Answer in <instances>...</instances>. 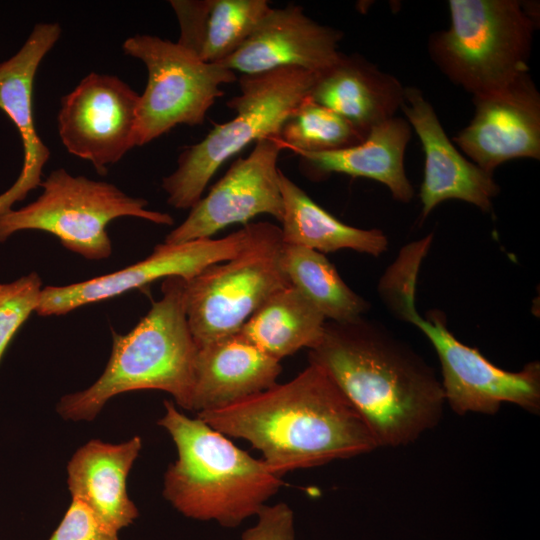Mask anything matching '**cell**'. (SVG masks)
Here are the masks:
<instances>
[{"label": "cell", "instance_id": "cell-6", "mask_svg": "<svg viewBox=\"0 0 540 540\" xmlns=\"http://www.w3.org/2000/svg\"><path fill=\"white\" fill-rule=\"evenodd\" d=\"M450 26L431 35L433 62L473 97L528 73L536 9L517 0H449Z\"/></svg>", "mask_w": 540, "mask_h": 540}, {"label": "cell", "instance_id": "cell-29", "mask_svg": "<svg viewBox=\"0 0 540 540\" xmlns=\"http://www.w3.org/2000/svg\"><path fill=\"white\" fill-rule=\"evenodd\" d=\"M257 522L243 532L241 540H295L294 513L286 503L265 505Z\"/></svg>", "mask_w": 540, "mask_h": 540}, {"label": "cell", "instance_id": "cell-15", "mask_svg": "<svg viewBox=\"0 0 540 540\" xmlns=\"http://www.w3.org/2000/svg\"><path fill=\"white\" fill-rule=\"evenodd\" d=\"M341 31L308 17L301 6L272 8L249 38L220 65L242 75L295 67L316 75L340 57Z\"/></svg>", "mask_w": 540, "mask_h": 540}, {"label": "cell", "instance_id": "cell-24", "mask_svg": "<svg viewBox=\"0 0 540 540\" xmlns=\"http://www.w3.org/2000/svg\"><path fill=\"white\" fill-rule=\"evenodd\" d=\"M326 319L294 286L273 293L239 332L280 361L302 348L313 349L324 335Z\"/></svg>", "mask_w": 540, "mask_h": 540}, {"label": "cell", "instance_id": "cell-4", "mask_svg": "<svg viewBox=\"0 0 540 540\" xmlns=\"http://www.w3.org/2000/svg\"><path fill=\"white\" fill-rule=\"evenodd\" d=\"M186 280L169 277L162 297L127 334L113 331L112 352L102 375L87 389L63 396L61 417L91 421L112 397L137 390L169 393L177 405L192 410L198 347L185 306Z\"/></svg>", "mask_w": 540, "mask_h": 540}, {"label": "cell", "instance_id": "cell-18", "mask_svg": "<svg viewBox=\"0 0 540 540\" xmlns=\"http://www.w3.org/2000/svg\"><path fill=\"white\" fill-rule=\"evenodd\" d=\"M280 361L269 356L239 331L198 348L192 410L223 408L261 393L275 384Z\"/></svg>", "mask_w": 540, "mask_h": 540}, {"label": "cell", "instance_id": "cell-9", "mask_svg": "<svg viewBox=\"0 0 540 540\" xmlns=\"http://www.w3.org/2000/svg\"><path fill=\"white\" fill-rule=\"evenodd\" d=\"M281 245L280 227L266 222L236 257L186 280V316L198 348L238 332L273 293L291 285L280 265Z\"/></svg>", "mask_w": 540, "mask_h": 540}, {"label": "cell", "instance_id": "cell-7", "mask_svg": "<svg viewBox=\"0 0 540 540\" xmlns=\"http://www.w3.org/2000/svg\"><path fill=\"white\" fill-rule=\"evenodd\" d=\"M40 187L43 192L35 201L0 215V242L19 231H45L73 253L100 261L112 253L107 226L113 220L136 217L160 225L174 223L169 214L148 210L143 198L63 168L50 172Z\"/></svg>", "mask_w": 540, "mask_h": 540}, {"label": "cell", "instance_id": "cell-27", "mask_svg": "<svg viewBox=\"0 0 540 540\" xmlns=\"http://www.w3.org/2000/svg\"><path fill=\"white\" fill-rule=\"evenodd\" d=\"M42 288L36 272L0 284V362L17 331L36 312Z\"/></svg>", "mask_w": 540, "mask_h": 540}, {"label": "cell", "instance_id": "cell-21", "mask_svg": "<svg viewBox=\"0 0 540 540\" xmlns=\"http://www.w3.org/2000/svg\"><path fill=\"white\" fill-rule=\"evenodd\" d=\"M411 135L408 121L394 116L373 127L357 145L299 156L304 170L315 178L332 173L368 178L385 185L397 201L407 203L414 196L404 168Z\"/></svg>", "mask_w": 540, "mask_h": 540}, {"label": "cell", "instance_id": "cell-28", "mask_svg": "<svg viewBox=\"0 0 540 540\" xmlns=\"http://www.w3.org/2000/svg\"><path fill=\"white\" fill-rule=\"evenodd\" d=\"M47 540H119L82 502L72 498L61 522Z\"/></svg>", "mask_w": 540, "mask_h": 540}, {"label": "cell", "instance_id": "cell-3", "mask_svg": "<svg viewBox=\"0 0 540 540\" xmlns=\"http://www.w3.org/2000/svg\"><path fill=\"white\" fill-rule=\"evenodd\" d=\"M164 407L158 425L170 434L178 458L165 473L163 495L184 516L234 528L284 485L262 459L200 418L187 417L170 401Z\"/></svg>", "mask_w": 540, "mask_h": 540}, {"label": "cell", "instance_id": "cell-12", "mask_svg": "<svg viewBox=\"0 0 540 540\" xmlns=\"http://www.w3.org/2000/svg\"><path fill=\"white\" fill-rule=\"evenodd\" d=\"M139 98L119 77L89 73L61 98L57 126L62 144L105 175L136 146Z\"/></svg>", "mask_w": 540, "mask_h": 540}, {"label": "cell", "instance_id": "cell-17", "mask_svg": "<svg viewBox=\"0 0 540 540\" xmlns=\"http://www.w3.org/2000/svg\"><path fill=\"white\" fill-rule=\"evenodd\" d=\"M57 22L37 23L21 48L0 63V109L14 123L21 138L23 164L13 185L0 194V215L26 198L42 183L50 150L39 136L33 114V87L44 57L60 39Z\"/></svg>", "mask_w": 540, "mask_h": 540}, {"label": "cell", "instance_id": "cell-23", "mask_svg": "<svg viewBox=\"0 0 540 540\" xmlns=\"http://www.w3.org/2000/svg\"><path fill=\"white\" fill-rule=\"evenodd\" d=\"M284 204L281 238L284 244L306 247L320 253L351 249L375 257L388 249V239L379 229H361L343 223L313 201L280 171Z\"/></svg>", "mask_w": 540, "mask_h": 540}, {"label": "cell", "instance_id": "cell-5", "mask_svg": "<svg viewBox=\"0 0 540 540\" xmlns=\"http://www.w3.org/2000/svg\"><path fill=\"white\" fill-rule=\"evenodd\" d=\"M316 74L295 67L241 75L240 94L227 102L236 112L216 124L200 142L179 155L177 168L162 180L167 202L176 209H191L201 198L217 170L252 142L278 138L291 113L309 97Z\"/></svg>", "mask_w": 540, "mask_h": 540}, {"label": "cell", "instance_id": "cell-22", "mask_svg": "<svg viewBox=\"0 0 540 540\" xmlns=\"http://www.w3.org/2000/svg\"><path fill=\"white\" fill-rule=\"evenodd\" d=\"M177 43L205 63L220 64L249 38L272 9L266 0H171Z\"/></svg>", "mask_w": 540, "mask_h": 540}, {"label": "cell", "instance_id": "cell-26", "mask_svg": "<svg viewBox=\"0 0 540 540\" xmlns=\"http://www.w3.org/2000/svg\"><path fill=\"white\" fill-rule=\"evenodd\" d=\"M365 139L350 122L307 97L284 122L279 140L298 155L348 148Z\"/></svg>", "mask_w": 540, "mask_h": 540}, {"label": "cell", "instance_id": "cell-8", "mask_svg": "<svg viewBox=\"0 0 540 540\" xmlns=\"http://www.w3.org/2000/svg\"><path fill=\"white\" fill-rule=\"evenodd\" d=\"M416 288L401 285L386 297L385 306L397 319L420 329L433 345L442 372L445 403L458 415L496 414L503 403L540 414V364L532 361L520 371L499 368L479 350L460 342L447 328L440 310L421 316L415 307Z\"/></svg>", "mask_w": 540, "mask_h": 540}, {"label": "cell", "instance_id": "cell-10", "mask_svg": "<svg viewBox=\"0 0 540 540\" xmlns=\"http://www.w3.org/2000/svg\"><path fill=\"white\" fill-rule=\"evenodd\" d=\"M124 54L142 61L147 84L140 95L135 145L143 146L178 125H202L220 86L238 80L220 64L205 63L177 42L137 34L122 44Z\"/></svg>", "mask_w": 540, "mask_h": 540}, {"label": "cell", "instance_id": "cell-25", "mask_svg": "<svg viewBox=\"0 0 540 540\" xmlns=\"http://www.w3.org/2000/svg\"><path fill=\"white\" fill-rule=\"evenodd\" d=\"M279 261L290 284L331 322L350 323L369 310V304L343 281L323 253L282 242Z\"/></svg>", "mask_w": 540, "mask_h": 540}, {"label": "cell", "instance_id": "cell-14", "mask_svg": "<svg viewBox=\"0 0 540 540\" xmlns=\"http://www.w3.org/2000/svg\"><path fill=\"white\" fill-rule=\"evenodd\" d=\"M474 117L454 143L483 170L540 158V94L529 73L504 87L473 97Z\"/></svg>", "mask_w": 540, "mask_h": 540}, {"label": "cell", "instance_id": "cell-13", "mask_svg": "<svg viewBox=\"0 0 540 540\" xmlns=\"http://www.w3.org/2000/svg\"><path fill=\"white\" fill-rule=\"evenodd\" d=\"M283 145L278 138L255 143L245 158L236 159L224 176L191 209L185 220L164 240L181 244L212 238L229 225L244 223L261 214L282 221L284 204L278 159Z\"/></svg>", "mask_w": 540, "mask_h": 540}, {"label": "cell", "instance_id": "cell-2", "mask_svg": "<svg viewBox=\"0 0 540 540\" xmlns=\"http://www.w3.org/2000/svg\"><path fill=\"white\" fill-rule=\"evenodd\" d=\"M197 417L223 435L250 442L279 477L379 448L360 413L314 363L287 383Z\"/></svg>", "mask_w": 540, "mask_h": 540}, {"label": "cell", "instance_id": "cell-16", "mask_svg": "<svg viewBox=\"0 0 540 540\" xmlns=\"http://www.w3.org/2000/svg\"><path fill=\"white\" fill-rule=\"evenodd\" d=\"M401 109L419 137L425 156L420 187L425 218L440 203L456 199L492 210L499 186L493 174L467 160L448 138L432 105L417 87H405Z\"/></svg>", "mask_w": 540, "mask_h": 540}, {"label": "cell", "instance_id": "cell-20", "mask_svg": "<svg viewBox=\"0 0 540 540\" xmlns=\"http://www.w3.org/2000/svg\"><path fill=\"white\" fill-rule=\"evenodd\" d=\"M405 87L362 56L341 53L318 74L309 97L350 122L363 136L395 116L404 102Z\"/></svg>", "mask_w": 540, "mask_h": 540}, {"label": "cell", "instance_id": "cell-19", "mask_svg": "<svg viewBox=\"0 0 540 540\" xmlns=\"http://www.w3.org/2000/svg\"><path fill=\"white\" fill-rule=\"evenodd\" d=\"M141 448L139 436L120 444L94 439L80 447L67 465L72 498L116 532L131 525L139 515L127 493V477Z\"/></svg>", "mask_w": 540, "mask_h": 540}, {"label": "cell", "instance_id": "cell-11", "mask_svg": "<svg viewBox=\"0 0 540 540\" xmlns=\"http://www.w3.org/2000/svg\"><path fill=\"white\" fill-rule=\"evenodd\" d=\"M264 226L265 222L249 223L222 238L158 244L147 258L113 273L65 286L43 287L36 313L40 316L64 315L158 279L181 277L189 280L212 264L236 257L261 234Z\"/></svg>", "mask_w": 540, "mask_h": 540}, {"label": "cell", "instance_id": "cell-1", "mask_svg": "<svg viewBox=\"0 0 540 540\" xmlns=\"http://www.w3.org/2000/svg\"><path fill=\"white\" fill-rule=\"evenodd\" d=\"M309 363L330 375L378 447L411 444L442 419L445 398L434 369L381 324L363 317L326 322Z\"/></svg>", "mask_w": 540, "mask_h": 540}]
</instances>
